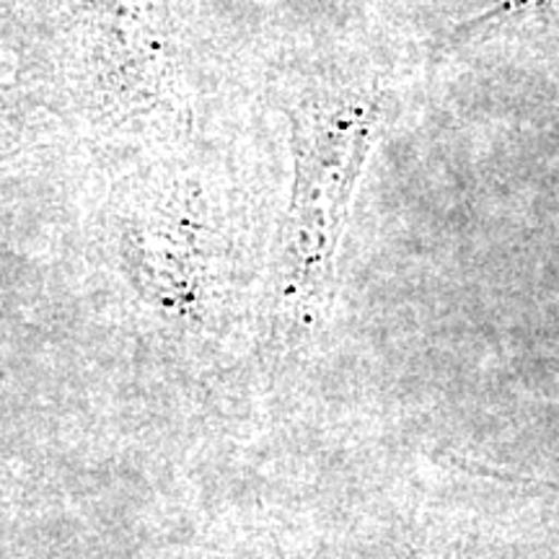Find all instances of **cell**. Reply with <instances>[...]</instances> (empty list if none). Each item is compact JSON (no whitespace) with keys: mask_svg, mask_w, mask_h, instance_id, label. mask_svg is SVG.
Returning a JSON list of instances; mask_svg holds the SVG:
<instances>
[{"mask_svg":"<svg viewBox=\"0 0 559 559\" xmlns=\"http://www.w3.org/2000/svg\"><path fill=\"white\" fill-rule=\"evenodd\" d=\"M386 104L370 79L321 83L288 107L293 190L270 293L272 332L288 345L319 330L330 311L340 243Z\"/></svg>","mask_w":559,"mask_h":559,"instance_id":"1","label":"cell"},{"mask_svg":"<svg viewBox=\"0 0 559 559\" xmlns=\"http://www.w3.org/2000/svg\"><path fill=\"white\" fill-rule=\"evenodd\" d=\"M549 3H555V0H500V3L489 5L487 11L477 13V16H472L469 21H464V24L453 26V29L445 34L443 45L445 47H456V45H461V41L469 39L472 34L487 29V26L506 24V21L521 16V13L547 9Z\"/></svg>","mask_w":559,"mask_h":559,"instance_id":"2","label":"cell"}]
</instances>
